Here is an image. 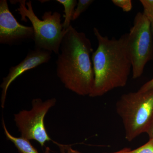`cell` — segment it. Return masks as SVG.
I'll return each mask as SVG.
<instances>
[{
  "label": "cell",
  "instance_id": "8",
  "mask_svg": "<svg viewBox=\"0 0 153 153\" xmlns=\"http://www.w3.org/2000/svg\"><path fill=\"white\" fill-rule=\"evenodd\" d=\"M52 53L49 51L36 48L34 50H30L21 63L10 68L8 74L3 78V82L0 85L2 89L1 106L3 108L4 107L7 92L11 83L26 71L48 63L51 59Z\"/></svg>",
  "mask_w": 153,
  "mask_h": 153
},
{
  "label": "cell",
  "instance_id": "12",
  "mask_svg": "<svg viewBox=\"0 0 153 153\" xmlns=\"http://www.w3.org/2000/svg\"><path fill=\"white\" fill-rule=\"evenodd\" d=\"M144 8L143 14L150 21L153 16V0H140Z\"/></svg>",
  "mask_w": 153,
  "mask_h": 153
},
{
  "label": "cell",
  "instance_id": "9",
  "mask_svg": "<svg viewBox=\"0 0 153 153\" xmlns=\"http://www.w3.org/2000/svg\"><path fill=\"white\" fill-rule=\"evenodd\" d=\"M2 125L4 132L7 139L13 143L19 153H39L29 140L21 137H15L11 134L6 127L4 119H2ZM45 153H51L49 148H47Z\"/></svg>",
  "mask_w": 153,
  "mask_h": 153
},
{
  "label": "cell",
  "instance_id": "17",
  "mask_svg": "<svg viewBox=\"0 0 153 153\" xmlns=\"http://www.w3.org/2000/svg\"><path fill=\"white\" fill-rule=\"evenodd\" d=\"M146 132L148 134L150 139H153V119L148 127Z\"/></svg>",
  "mask_w": 153,
  "mask_h": 153
},
{
  "label": "cell",
  "instance_id": "13",
  "mask_svg": "<svg viewBox=\"0 0 153 153\" xmlns=\"http://www.w3.org/2000/svg\"><path fill=\"white\" fill-rule=\"evenodd\" d=\"M56 144L59 147L61 153H82L72 149L70 145H62L57 143H56ZM131 149L129 148H124L118 152L110 153H128V152Z\"/></svg>",
  "mask_w": 153,
  "mask_h": 153
},
{
  "label": "cell",
  "instance_id": "2",
  "mask_svg": "<svg viewBox=\"0 0 153 153\" xmlns=\"http://www.w3.org/2000/svg\"><path fill=\"white\" fill-rule=\"evenodd\" d=\"M93 32L98 47L91 55L94 79L89 95L91 97L102 96L114 88L125 86L132 69L128 33L119 39H110L102 36L97 28H94Z\"/></svg>",
  "mask_w": 153,
  "mask_h": 153
},
{
  "label": "cell",
  "instance_id": "5",
  "mask_svg": "<svg viewBox=\"0 0 153 153\" xmlns=\"http://www.w3.org/2000/svg\"><path fill=\"white\" fill-rule=\"evenodd\" d=\"M128 47L132 62V77L139 78L146 64L153 60V39L151 22L143 13H137L128 33Z\"/></svg>",
  "mask_w": 153,
  "mask_h": 153
},
{
  "label": "cell",
  "instance_id": "15",
  "mask_svg": "<svg viewBox=\"0 0 153 153\" xmlns=\"http://www.w3.org/2000/svg\"><path fill=\"white\" fill-rule=\"evenodd\" d=\"M115 5L122 9L124 12H130L132 9V3L131 0H112Z\"/></svg>",
  "mask_w": 153,
  "mask_h": 153
},
{
  "label": "cell",
  "instance_id": "10",
  "mask_svg": "<svg viewBox=\"0 0 153 153\" xmlns=\"http://www.w3.org/2000/svg\"><path fill=\"white\" fill-rule=\"evenodd\" d=\"M56 1L64 7L65 19L63 25L64 30H66L71 26V22L72 21L77 1L76 0H57Z\"/></svg>",
  "mask_w": 153,
  "mask_h": 153
},
{
  "label": "cell",
  "instance_id": "18",
  "mask_svg": "<svg viewBox=\"0 0 153 153\" xmlns=\"http://www.w3.org/2000/svg\"><path fill=\"white\" fill-rule=\"evenodd\" d=\"M151 31H152V35L153 39V16L152 18L151 19Z\"/></svg>",
  "mask_w": 153,
  "mask_h": 153
},
{
  "label": "cell",
  "instance_id": "16",
  "mask_svg": "<svg viewBox=\"0 0 153 153\" xmlns=\"http://www.w3.org/2000/svg\"><path fill=\"white\" fill-rule=\"evenodd\" d=\"M153 89V78L143 85L138 91L144 92Z\"/></svg>",
  "mask_w": 153,
  "mask_h": 153
},
{
  "label": "cell",
  "instance_id": "1",
  "mask_svg": "<svg viewBox=\"0 0 153 153\" xmlns=\"http://www.w3.org/2000/svg\"><path fill=\"white\" fill-rule=\"evenodd\" d=\"M56 60V73L65 88L82 96L90 95L94 83L91 41L71 25L66 29Z\"/></svg>",
  "mask_w": 153,
  "mask_h": 153
},
{
  "label": "cell",
  "instance_id": "6",
  "mask_svg": "<svg viewBox=\"0 0 153 153\" xmlns=\"http://www.w3.org/2000/svg\"><path fill=\"white\" fill-rule=\"evenodd\" d=\"M55 98L43 101L36 98L32 101L30 110H22L14 114V120L21 137L30 140H34L43 147L46 143L52 139L47 133L44 119L49 110L56 104Z\"/></svg>",
  "mask_w": 153,
  "mask_h": 153
},
{
  "label": "cell",
  "instance_id": "14",
  "mask_svg": "<svg viewBox=\"0 0 153 153\" xmlns=\"http://www.w3.org/2000/svg\"><path fill=\"white\" fill-rule=\"evenodd\" d=\"M128 153H153V139H150L147 143L135 149L130 150Z\"/></svg>",
  "mask_w": 153,
  "mask_h": 153
},
{
  "label": "cell",
  "instance_id": "4",
  "mask_svg": "<svg viewBox=\"0 0 153 153\" xmlns=\"http://www.w3.org/2000/svg\"><path fill=\"white\" fill-rule=\"evenodd\" d=\"M19 7L16 11L22 21L30 20L34 29L36 49H42L58 55L61 42L66 30L61 23V14L57 12H45L41 20L33 10L32 2L25 0L18 1Z\"/></svg>",
  "mask_w": 153,
  "mask_h": 153
},
{
  "label": "cell",
  "instance_id": "3",
  "mask_svg": "<svg viewBox=\"0 0 153 153\" xmlns=\"http://www.w3.org/2000/svg\"><path fill=\"white\" fill-rule=\"evenodd\" d=\"M116 110L122 120L126 139L131 142L146 132L153 119V89L123 94Z\"/></svg>",
  "mask_w": 153,
  "mask_h": 153
},
{
  "label": "cell",
  "instance_id": "7",
  "mask_svg": "<svg viewBox=\"0 0 153 153\" xmlns=\"http://www.w3.org/2000/svg\"><path fill=\"white\" fill-rule=\"evenodd\" d=\"M34 39L33 27L20 24L10 11L7 0H1L0 44L15 45Z\"/></svg>",
  "mask_w": 153,
  "mask_h": 153
},
{
  "label": "cell",
  "instance_id": "11",
  "mask_svg": "<svg viewBox=\"0 0 153 153\" xmlns=\"http://www.w3.org/2000/svg\"><path fill=\"white\" fill-rule=\"evenodd\" d=\"M94 2L93 0H79L77 4V7L75 9L72 21L76 20L81 15L87 10L88 7Z\"/></svg>",
  "mask_w": 153,
  "mask_h": 153
}]
</instances>
